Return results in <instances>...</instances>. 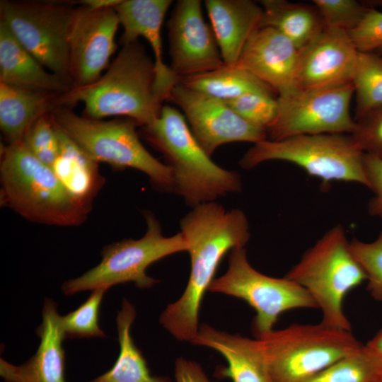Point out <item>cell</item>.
Segmentation results:
<instances>
[{"label":"cell","mask_w":382,"mask_h":382,"mask_svg":"<svg viewBox=\"0 0 382 382\" xmlns=\"http://www.w3.org/2000/svg\"><path fill=\"white\" fill-rule=\"evenodd\" d=\"M180 228L190 257L189 279L181 296L166 306L159 322L176 340L191 342L199 330L204 295L221 260L233 248L245 247L250 231L243 211L226 210L215 202L193 207L180 220Z\"/></svg>","instance_id":"cell-1"},{"label":"cell","mask_w":382,"mask_h":382,"mask_svg":"<svg viewBox=\"0 0 382 382\" xmlns=\"http://www.w3.org/2000/svg\"><path fill=\"white\" fill-rule=\"evenodd\" d=\"M79 103L84 105L83 116L93 120L122 116L144 127L159 116L163 101L156 90L154 61L139 40L123 45L96 82L61 95L57 107Z\"/></svg>","instance_id":"cell-2"},{"label":"cell","mask_w":382,"mask_h":382,"mask_svg":"<svg viewBox=\"0 0 382 382\" xmlns=\"http://www.w3.org/2000/svg\"><path fill=\"white\" fill-rule=\"evenodd\" d=\"M142 127L146 139L172 170L173 191L192 208L241 191L240 175L211 159L176 108L163 105L159 116Z\"/></svg>","instance_id":"cell-3"},{"label":"cell","mask_w":382,"mask_h":382,"mask_svg":"<svg viewBox=\"0 0 382 382\" xmlns=\"http://www.w3.org/2000/svg\"><path fill=\"white\" fill-rule=\"evenodd\" d=\"M0 179L1 203L30 221L77 226L89 213L22 141L1 145Z\"/></svg>","instance_id":"cell-4"},{"label":"cell","mask_w":382,"mask_h":382,"mask_svg":"<svg viewBox=\"0 0 382 382\" xmlns=\"http://www.w3.org/2000/svg\"><path fill=\"white\" fill-rule=\"evenodd\" d=\"M303 287L322 311L323 324L352 331L342 305L347 294L366 280L341 224L328 231L285 275Z\"/></svg>","instance_id":"cell-5"},{"label":"cell","mask_w":382,"mask_h":382,"mask_svg":"<svg viewBox=\"0 0 382 382\" xmlns=\"http://www.w3.org/2000/svg\"><path fill=\"white\" fill-rule=\"evenodd\" d=\"M53 121L96 162L118 169L131 168L148 175L163 191L173 190L169 166L153 156L141 142L134 120L123 117L93 120L76 115L71 108L56 107L50 112Z\"/></svg>","instance_id":"cell-6"},{"label":"cell","mask_w":382,"mask_h":382,"mask_svg":"<svg viewBox=\"0 0 382 382\" xmlns=\"http://www.w3.org/2000/svg\"><path fill=\"white\" fill-rule=\"evenodd\" d=\"M274 382H302L364 345L352 331L294 323L259 337Z\"/></svg>","instance_id":"cell-7"},{"label":"cell","mask_w":382,"mask_h":382,"mask_svg":"<svg viewBox=\"0 0 382 382\" xmlns=\"http://www.w3.org/2000/svg\"><path fill=\"white\" fill-rule=\"evenodd\" d=\"M297 165L323 183L353 182L369 188L364 154L352 134H303L279 141L266 139L250 148L239 163L250 169L268 161Z\"/></svg>","instance_id":"cell-8"},{"label":"cell","mask_w":382,"mask_h":382,"mask_svg":"<svg viewBox=\"0 0 382 382\" xmlns=\"http://www.w3.org/2000/svg\"><path fill=\"white\" fill-rule=\"evenodd\" d=\"M147 229L139 239H124L105 246L101 260L82 275L62 285L65 296L100 287L133 282L137 288L149 289L158 282L146 271L154 262L168 255L187 250L181 232L164 236L159 221L150 212L144 213Z\"/></svg>","instance_id":"cell-9"},{"label":"cell","mask_w":382,"mask_h":382,"mask_svg":"<svg viewBox=\"0 0 382 382\" xmlns=\"http://www.w3.org/2000/svg\"><path fill=\"white\" fill-rule=\"evenodd\" d=\"M224 274L213 279L209 290L241 299L256 311L253 322L255 336L274 330L279 316L295 308H313L317 305L310 294L286 277L276 278L253 268L244 248L231 250Z\"/></svg>","instance_id":"cell-10"},{"label":"cell","mask_w":382,"mask_h":382,"mask_svg":"<svg viewBox=\"0 0 382 382\" xmlns=\"http://www.w3.org/2000/svg\"><path fill=\"white\" fill-rule=\"evenodd\" d=\"M75 8L55 2H0L1 21L48 71L71 86L69 37Z\"/></svg>","instance_id":"cell-11"},{"label":"cell","mask_w":382,"mask_h":382,"mask_svg":"<svg viewBox=\"0 0 382 382\" xmlns=\"http://www.w3.org/2000/svg\"><path fill=\"white\" fill-rule=\"evenodd\" d=\"M353 83L311 91L297 90L277 97L278 115L267 130L272 141L303 134L354 133L357 122L350 115Z\"/></svg>","instance_id":"cell-12"},{"label":"cell","mask_w":382,"mask_h":382,"mask_svg":"<svg viewBox=\"0 0 382 382\" xmlns=\"http://www.w3.org/2000/svg\"><path fill=\"white\" fill-rule=\"evenodd\" d=\"M169 100L178 105L204 151L211 156L220 146L236 141L255 144L267 139V130L239 116L225 102L193 91L180 83Z\"/></svg>","instance_id":"cell-13"},{"label":"cell","mask_w":382,"mask_h":382,"mask_svg":"<svg viewBox=\"0 0 382 382\" xmlns=\"http://www.w3.org/2000/svg\"><path fill=\"white\" fill-rule=\"evenodd\" d=\"M120 20L115 8L74 9L69 37V74L73 88L96 82L117 45Z\"/></svg>","instance_id":"cell-14"},{"label":"cell","mask_w":382,"mask_h":382,"mask_svg":"<svg viewBox=\"0 0 382 382\" xmlns=\"http://www.w3.org/2000/svg\"><path fill=\"white\" fill-rule=\"evenodd\" d=\"M170 69L180 78L224 66L212 26L204 21L199 0H179L168 24Z\"/></svg>","instance_id":"cell-15"},{"label":"cell","mask_w":382,"mask_h":382,"mask_svg":"<svg viewBox=\"0 0 382 382\" xmlns=\"http://www.w3.org/2000/svg\"><path fill=\"white\" fill-rule=\"evenodd\" d=\"M359 52L347 32L325 26L299 50L296 89H327L352 83Z\"/></svg>","instance_id":"cell-16"},{"label":"cell","mask_w":382,"mask_h":382,"mask_svg":"<svg viewBox=\"0 0 382 382\" xmlns=\"http://www.w3.org/2000/svg\"><path fill=\"white\" fill-rule=\"evenodd\" d=\"M299 50L277 30L263 26L246 42L236 66L269 86L278 97L297 91L296 74Z\"/></svg>","instance_id":"cell-17"},{"label":"cell","mask_w":382,"mask_h":382,"mask_svg":"<svg viewBox=\"0 0 382 382\" xmlns=\"http://www.w3.org/2000/svg\"><path fill=\"white\" fill-rule=\"evenodd\" d=\"M171 0H122L115 8L124 32L120 43L123 46L143 37L154 54L156 90L163 102L169 100L178 77L163 62L161 27Z\"/></svg>","instance_id":"cell-18"},{"label":"cell","mask_w":382,"mask_h":382,"mask_svg":"<svg viewBox=\"0 0 382 382\" xmlns=\"http://www.w3.org/2000/svg\"><path fill=\"white\" fill-rule=\"evenodd\" d=\"M57 303L45 299L42 322L36 329L40 345L29 359L14 365L1 357L0 375L8 382H66L64 340Z\"/></svg>","instance_id":"cell-19"},{"label":"cell","mask_w":382,"mask_h":382,"mask_svg":"<svg viewBox=\"0 0 382 382\" xmlns=\"http://www.w3.org/2000/svg\"><path fill=\"white\" fill-rule=\"evenodd\" d=\"M190 342L212 348L224 357L227 366L216 369L218 378H230L233 382H274L257 338L230 334L204 323Z\"/></svg>","instance_id":"cell-20"},{"label":"cell","mask_w":382,"mask_h":382,"mask_svg":"<svg viewBox=\"0 0 382 382\" xmlns=\"http://www.w3.org/2000/svg\"><path fill=\"white\" fill-rule=\"evenodd\" d=\"M204 5L224 64L236 65L248 39L261 26L262 6L250 0H206Z\"/></svg>","instance_id":"cell-21"},{"label":"cell","mask_w":382,"mask_h":382,"mask_svg":"<svg viewBox=\"0 0 382 382\" xmlns=\"http://www.w3.org/2000/svg\"><path fill=\"white\" fill-rule=\"evenodd\" d=\"M0 83L35 91L64 94L73 87L45 68L0 21Z\"/></svg>","instance_id":"cell-22"},{"label":"cell","mask_w":382,"mask_h":382,"mask_svg":"<svg viewBox=\"0 0 382 382\" xmlns=\"http://www.w3.org/2000/svg\"><path fill=\"white\" fill-rule=\"evenodd\" d=\"M53 122L59 147L58 156L50 168L72 197L90 211L94 197L105 183L98 163Z\"/></svg>","instance_id":"cell-23"},{"label":"cell","mask_w":382,"mask_h":382,"mask_svg":"<svg viewBox=\"0 0 382 382\" xmlns=\"http://www.w3.org/2000/svg\"><path fill=\"white\" fill-rule=\"evenodd\" d=\"M60 96L0 83V128L8 144L21 142L39 118L57 107Z\"/></svg>","instance_id":"cell-24"},{"label":"cell","mask_w":382,"mask_h":382,"mask_svg":"<svg viewBox=\"0 0 382 382\" xmlns=\"http://www.w3.org/2000/svg\"><path fill=\"white\" fill-rule=\"evenodd\" d=\"M137 316L134 306L127 299L116 316L120 352L112 368L88 382H172L166 376L151 375L146 359L134 343L131 327Z\"/></svg>","instance_id":"cell-25"},{"label":"cell","mask_w":382,"mask_h":382,"mask_svg":"<svg viewBox=\"0 0 382 382\" xmlns=\"http://www.w3.org/2000/svg\"><path fill=\"white\" fill-rule=\"evenodd\" d=\"M261 26L272 27L301 49L324 28L323 21L315 6L285 0H262Z\"/></svg>","instance_id":"cell-26"},{"label":"cell","mask_w":382,"mask_h":382,"mask_svg":"<svg viewBox=\"0 0 382 382\" xmlns=\"http://www.w3.org/2000/svg\"><path fill=\"white\" fill-rule=\"evenodd\" d=\"M179 83L224 102L251 92L273 96L275 93L251 73L236 65L224 64L209 72L181 77Z\"/></svg>","instance_id":"cell-27"},{"label":"cell","mask_w":382,"mask_h":382,"mask_svg":"<svg viewBox=\"0 0 382 382\" xmlns=\"http://www.w3.org/2000/svg\"><path fill=\"white\" fill-rule=\"evenodd\" d=\"M352 83L357 122L382 108V55L359 52Z\"/></svg>","instance_id":"cell-28"},{"label":"cell","mask_w":382,"mask_h":382,"mask_svg":"<svg viewBox=\"0 0 382 382\" xmlns=\"http://www.w3.org/2000/svg\"><path fill=\"white\" fill-rule=\"evenodd\" d=\"M382 362L364 345L302 382H381Z\"/></svg>","instance_id":"cell-29"},{"label":"cell","mask_w":382,"mask_h":382,"mask_svg":"<svg viewBox=\"0 0 382 382\" xmlns=\"http://www.w3.org/2000/svg\"><path fill=\"white\" fill-rule=\"evenodd\" d=\"M108 290L106 287L92 290L87 299L76 309L61 316L60 325L64 340L106 337L99 325V313L103 299Z\"/></svg>","instance_id":"cell-30"},{"label":"cell","mask_w":382,"mask_h":382,"mask_svg":"<svg viewBox=\"0 0 382 382\" xmlns=\"http://www.w3.org/2000/svg\"><path fill=\"white\" fill-rule=\"evenodd\" d=\"M225 103L245 120L266 130L278 115L277 98L270 94L251 92Z\"/></svg>","instance_id":"cell-31"},{"label":"cell","mask_w":382,"mask_h":382,"mask_svg":"<svg viewBox=\"0 0 382 382\" xmlns=\"http://www.w3.org/2000/svg\"><path fill=\"white\" fill-rule=\"evenodd\" d=\"M349 248L366 274L367 290L374 299L382 302V231L371 242L353 238Z\"/></svg>","instance_id":"cell-32"},{"label":"cell","mask_w":382,"mask_h":382,"mask_svg":"<svg viewBox=\"0 0 382 382\" xmlns=\"http://www.w3.org/2000/svg\"><path fill=\"white\" fill-rule=\"evenodd\" d=\"M313 4L325 26L347 33L359 25L369 10L362 1L355 0H313Z\"/></svg>","instance_id":"cell-33"},{"label":"cell","mask_w":382,"mask_h":382,"mask_svg":"<svg viewBox=\"0 0 382 382\" xmlns=\"http://www.w3.org/2000/svg\"><path fill=\"white\" fill-rule=\"evenodd\" d=\"M22 142L41 162L51 166L59 153V139L50 113L39 118L29 129Z\"/></svg>","instance_id":"cell-34"},{"label":"cell","mask_w":382,"mask_h":382,"mask_svg":"<svg viewBox=\"0 0 382 382\" xmlns=\"http://www.w3.org/2000/svg\"><path fill=\"white\" fill-rule=\"evenodd\" d=\"M356 122L357 128L352 135L361 150L382 159V108Z\"/></svg>","instance_id":"cell-35"},{"label":"cell","mask_w":382,"mask_h":382,"mask_svg":"<svg viewBox=\"0 0 382 382\" xmlns=\"http://www.w3.org/2000/svg\"><path fill=\"white\" fill-rule=\"evenodd\" d=\"M348 33L359 52L378 50L382 46V11L369 8L359 25Z\"/></svg>","instance_id":"cell-36"},{"label":"cell","mask_w":382,"mask_h":382,"mask_svg":"<svg viewBox=\"0 0 382 382\" xmlns=\"http://www.w3.org/2000/svg\"><path fill=\"white\" fill-rule=\"evenodd\" d=\"M364 166L369 188L374 194L368 204V212L382 219V159L364 154Z\"/></svg>","instance_id":"cell-37"},{"label":"cell","mask_w":382,"mask_h":382,"mask_svg":"<svg viewBox=\"0 0 382 382\" xmlns=\"http://www.w3.org/2000/svg\"><path fill=\"white\" fill-rule=\"evenodd\" d=\"M175 382H214L196 361L179 357L175 362Z\"/></svg>","instance_id":"cell-38"},{"label":"cell","mask_w":382,"mask_h":382,"mask_svg":"<svg viewBox=\"0 0 382 382\" xmlns=\"http://www.w3.org/2000/svg\"><path fill=\"white\" fill-rule=\"evenodd\" d=\"M122 0H83L79 4L92 8H115Z\"/></svg>","instance_id":"cell-39"},{"label":"cell","mask_w":382,"mask_h":382,"mask_svg":"<svg viewBox=\"0 0 382 382\" xmlns=\"http://www.w3.org/2000/svg\"><path fill=\"white\" fill-rule=\"evenodd\" d=\"M366 345L382 362V329L369 340Z\"/></svg>","instance_id":"cell-40"},{"label":"cell","mask_w":382,"mask_h":382,"mask_svg":"<svg viewBox=\"0 0 382 382\" xmlns=\"http://www.w3.org/2000/svg\"><path fill=\"white\" fill-rule=\"evenodd\" d=\"M376 52H380L382 55V46Z\"/></svg>","instance_id":"cell-41"},{"label":"cell","mask_w":382,"mask_h":382,"mask_svg":"<svg viewBox=\"0 0 382 382\" xmlns=\"http://www.w3.org/2000/svg\"><path fill=\"white\" fill-rule=\"evenodd\" d=\"M4 382H8V381H4Z\"/></svg>","instance_id":"cell-42"},{"label":"cell","mask_w":382,"mask_h":382,"mask_svg":"<svg viewBox=\"0 0 382 382\" xmlns=\"http://www.w3.org/2000/svg\"><path fill=\"white\" fill-rule=\"evenodd\" d=\"M382 382V381H381Z\"/></svg>","instance_id":"cell-43"}]
</instances>
